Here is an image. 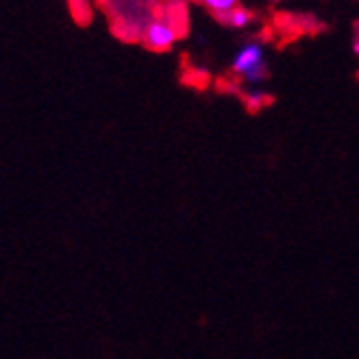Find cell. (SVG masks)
Wrapping results in <instances>:
<instances>
[{
  "mask_svg": "<svg viewBox=\"0 0 359 359\" xmlns=\"http://www.w3.org/2000/svg\"><path fill=\"white\" fill-rule=\"evenodd\" d=\"M272 3H277V0H272Z\"/></svg>",
  "mask_w": 359,
  "mask_h": 359,
  "instance_id": "cell-6",
  "label": "cell"
},
{
  "mask_svg": "<svg viewBox=\"0 0 359 359\" xmlns=\"http://www.w3.org/2000/svg\"><path fill=\"white\" fill-rule=\"evenodd\" d=\"M244 98H246V104L250 109H262L264 104L268 102V94L262 88H248Z\"/></svg>",
  "mask_w": 359,
  "mask_h": 359,
  "instance_id": "cell-5",
  "label": "cell"
},
{
  "mask_svg": "<svg viewBox=\"0 0 359 359\" xmlns=\"http://www.w3.org/2000/svg\"><path fill=\"white\" fill-rule=\"evenodd\" d=\"M231 72H233L248 88H262V83L268 79L266 68V48L262 41L250 39L236 50L231 59Z\"/></svg>",
  "mask_w": 359,
  "mask_h": 359,
  "instance_id": "cell-1",
  "label": "cell"
},
{
  "mask_svg": "<svg viewBox=\"0 0 359 359\" xmlns=\"http://www.w3.org/2000/svg\"><path fill=\"white\" fill-rule=\"evenodd\" d=\"M220 20H222V22H224L226 27L242 31V29L250 27V25H252V20H255V18H252V13H250L246 7L240 5V7H236V9H231L226 15H222Z\"/></svg>",
  "mask_w": 359,
  "mask_h": 359,
  "instance_id": "cell-3",
  "label": "cell"
},
{
  "mask_svg": "<svg viewBox=\"0 0 359 359\" xmlns=\"http://www.w3.org/2000/svg\"><path fill=\"white\" fill-rule=\"evenodd\" d=\"M140 37H142L146 48L157 50V53H165V50H170L179 41L181 29H179L175 18H170V15H168V18L165 15H157V18L149 20V25L144 27Z\"/></svg>",
  "mask_w": 359,
  "mask_h": 359,
  "instance_id": "cell-2",
  "label": "cell"
},
{
  "mask_svg": "<svg viewBox=\"0 0 359 359\" xmlns=\"http://www.w3.org/2000/svg\"><path fill=\"white\" fill-rule=\"evenodd\" d=\"M192 3H196V5H203L205 9H209L211 13L218 15V18L226 15L231 9L240 7V0H192Z\"/></svg>",
  "mask_w": 359,
  "mask_h": 359,
  "instance_id": "cell-4",
  "label": "cell"
}]
</instances>
